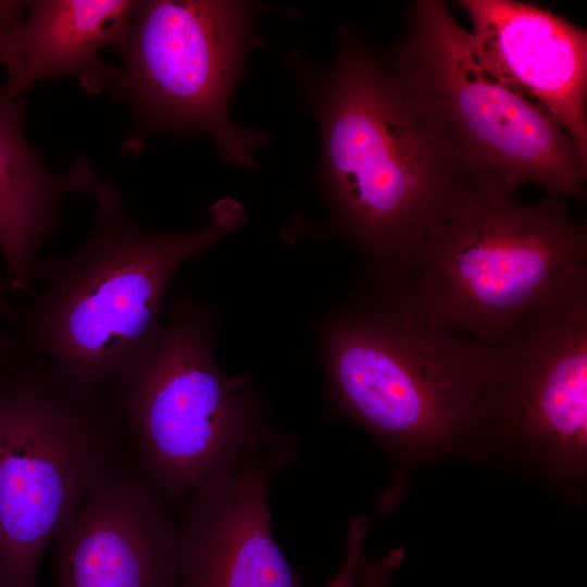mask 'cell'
<instances>
[{
	"mask_svg": "<svg viewBox=\"0 0 587 587\" xmlns=\"http://www.w3.org/2000/svg\"><path fill=\"white\" fill-rule=\"evenodd\" d=\"M336 57L285 62L320 130L315 182L326 233L355 249L374 277L405 276L432 226L473 188L439 126L379 50L338 30Z\"/></svg>",
	"mask_w": 587,
	"mask_h": 587,
	"instance_id": "1",
	"label": "cell"
},
{
	"mask_svg": "<svg viewBox=\"0 0 587 587\" xmlns=\"http://www.w3.org/2000/svg\"><path fill=\"white\" fill-rule=\"evenodd\" d=\"M326 402L365 429L391 467L377 509L391 514L416 469L465 458L488 348L433 320L407 276L364 275L322 321Z\"/></svg>",
	"mask_w": 587,
	"mask_h": 587,
	"instance_id": "2",
	"label": "cell"
},
{
	"mask_svg": "<svg viewBox=\"0 0 587 587\" xmlns=\"http://www.w3.org/2000/svg\"><path fill=\"white\" fill-rule=\"evenodd\" d=\"M92 193L90 232L66 258L39 263L40 289L2 335L40 357L59 384L79 394L107 391L160 322L180 266L247 221L245 208L225 197L211 205L203 227L163 234L137 222L112 184L99 179Z\"/></svg>",
	"mask_w": 587,
	"mask_h": 587,
	"instance_id": "3",
	"label": "cell"
},
{
	"mask_svg": "<svg viewBox=\"0 0 587 587\" xmlns=\"http://www.w3.org/2000/svg\"><path fill=\"white\" fill-rule=\"evenodd\" d=\"M214 333L212 308L175 296L107 389L140 470L170 509L275 429L251 380L220 369Z\"/></svg>",
	"mask_w": 587,
	"mask_h": 587,
	"instance_id": "4",
	"label": "cell"
},
{
	"mask_svg": "<svg viewBox=\"0 0 587 587\" xmlns=\"http://www.w3.org/2000/svg\"><path fill=\"white\" fill-rule=\"evenodd\" d=\"M428 315L489 346L587 282V229L558 198L535 204L466 189L432 226L405 274Z\"/></svg>",
	"mask_w": 587,
	"mask_h": 587,
	"instance_id": "5",
	"label": "cell"
},
{
	"mask_svg": "<svg viewBox=\"0 0 587 587\" xmlns=\"http://www.w3.org/2000/svg\"><path fill=\"white\" fill-rule=\"evenodd\" d=\"M404 30L379 50L439 126L473 188L512 195L533 183L585 198L587 152L482 59L441 0H415Z\"/></svg>",
	"mask_w": 587,
	"mask_h": 587,
	"instance_id": "6",
	"label": "cell"
},
{
	"mask_svg": "<svg viewBox=\"0 0 587 587\" xmlns=\"http://www.w3.org/2000/svg\"><path fill=\"white\" fill-rule=\"evenodd\" d=\"M126 438L108 391H72L40 357L0 346V587H36L45 548Z\"/></svg>",
	"mask_w": 587,
	"mask_h": 587,
	"instance_id": "7",
	"label": "cell"
},
{
	"mask_svg": "<svg viewBox=\"0 0 587 587\" xmlns=\"http://www.w3.org/2000/svg\"><path fill=\"white\" fill-rule=\"evenodd\" d=\"M488 348L465 459L569 507L587 502V282L533 310Z\"/></svg>",
	"mask_w": 587,
	"mask_h": 587,
	"instance_id": "8",
	"label": "cell"
},
{
	"mask_svg": "<svg viewBox=\"0 0 587 587\" xmlns=\"http://www.w3.org/2000/svg\"><path fill=\"white\" fill-rule=\"evenodd\" d=\"M260 9L249 1L138 2L112 89L143 129L204 133L224 161L255 168L253 154L268 134L235 124L229 100L250 51L261 46Z\"/></svg>",
	"mask_w": 587,
	"mask_h": 587,
	"instance_id": "9",
	"label": "cell"
},
{
	"mask_svg": "<svg viewBox=\"0 0 587 587\" xmlns=\"http://www.w3.org/2000/svg\"><path fill=\"white\" fill-rule=\"evenodd\" d=\"M297 454L279 429L198 487L180 508L179 587H301L271 527L274 475Z\"/></svg>",
	"mask_w": 587,
	"mask_h": 587,
	"instance_id": "10",
	"label": "cell"
},
{
	"mask_svg": "<svg viewBox=\"0 0 587 587\" xmlns=\"http://www.w3.org/2000/svg\"><path fill=\"white\" fill-rule=\"evenodd\" d=\"M179 524L124 454L53 538L54 587H179Z\"/></svg>",
	"mask_w": 587,
	"mask_h": 587,
	"instance_id": "11",
	"label": "cell"
},
{
	"mask_svg": "<svg viewBox=\"0 0 587 587\" xmlns=\"http://www.w3.org/2000/svg\"><path fill=\"white\" fill-rule=\"evenodd\" d=\"M485 63L587 152V32L535 4L460 0Z\"/></svg>",
	"mask_w": 587,
	"mask_h": 587,
	"instance_id": "12",
	"label": "cell"
},
{
	"mask_svg": "<svg viewBox=\"0 0 587 587\" xmlns=\"http://www.w3.org/2000/svg\"><path fill=\"white\" fill-rule=\"evenodd\" d=\"M138 1H28L23 23L5 34L4 90L15 97L34 84L77 74L89 89L113 88L117 70L99 59L111 46L122 50Z\"/></svg>",
	"mask_w": 587,
	"mask_h": 587,
	"instance_id": "13",
	"label": "cell"
},
{
	"mask_svg": "<svg viewBox=\"0 0 587 587\" xmlns=\"http://www.w3.org/2000/svg\"><path fill=\"white\" fill-rule=\"evenodd\" d=\"M97 182L85 161L52 174L25 138L20 102L0 89V251L11 290L36 295L39 250L59 224L62 196Z\"/></svg>",
	"mask_w": 587,
	"mask_h": 587,
	"instance_id": "14",
	"label": "cell"
},
{
	"mask_svg": "<svg viewBox=\"0 0 587 587\" xmlns=\"http://www.w3.org/2000/svg\"><path fill=\"white\" fill-rule=\"evenodd\" d=\"M369 519L355 515L346 532V554L341 570L327 587H387L391 575L404 559V550L395 548L374 560L364 554Z\"/></svg>",
	"mask_w": 587,
	"mask_h": 587,
	"instance_id": "15",
	"label": "cell"
},
{
	"mask_svg": "<svg viewBox=\"0 0 587 587\" xmlns=\"http://www.w3.org/2000/svg\"><path fill=\"white\" fill-rule=\"evenodd\" d=\"M28 1H0V34L16 29L24 21Z\"/></svg>",
	"mask_w": 587,
	"mask_h": 587,
	"instance_id": "16",
	"label": "cell"
},
{
	"mask_svg": "<svg viewBox=\"0 0 587 587\" xmlns=\"http://www.w3.org/2000/svg\"><path fill=\"white\" fill-rule=\"evenodd\" d=\"M4 287H5V284L0 278V317L12 315V311L9 308L5 297H4V294H5Z\"/></svg>",
	"mask_w": 587,
	"mask_h": 587,
	"instance_id": "17",
	"label": "cell"
},
{
	"mask_svg": "<svg viewBox=\"0 0 587 587\" xmlns=\"http://www.w3.org/2000/svg\"><path fill=\"white\" fill-rule=\"evenodd\" d=\"M7 49H5V34H0V64L5 62Z\"/></svg>",
	"mask_w": 587,
	"mask_h": 587,
	"instance_id": "18",
	"label": "cell"
}]
</instances>
